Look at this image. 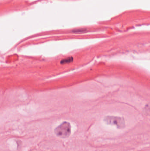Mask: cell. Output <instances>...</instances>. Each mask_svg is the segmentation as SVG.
<instances>
[{
    "instance_id": "obj_1",
    "label": "cell",
    "mask_w": 150,
    "mask_h": 151,
    "mask_svg": "<svg viewBox=\"0 0 150 151\" xmlns=\"http://www.w3.org/2000/svg\"><path fill=\"white\" fill-rule=\"evenodd\" d=\"M55 133L61 138H66L71 135V126L70 123L64 121L54 130Z\"/></svg>"
},
{
    "instance_id": "obj_2",
    "label": "cell",
    "mask_w": 150,
    "mask_h": 151,
    "mask_svg": "<svg viewBox=\"0 0 150 151\" xmlns=\"http://www.w3.org/2000/svg\"><path fill=\"white\" fill-rule=\"evenodd\" d=\"M104 121L107 124L115 125L118 128L123 129L125 126V121L123 118L108 116L105 117Z\"/></svg>"
},
{
    "instance_id": "obj_3",
    "label": "cell",
    "mask_w": 150,
    "mask_h": 151,
    "mask_svg": "<svg viewBox=\"0 0 150 151\" xmlns=\"http://www.w3.org/2000/svg\"><path fill=\"white\" fill-rule=\"evenodd\" d=\"M73 59L72 57H67V59H63L61 61V64H66V63H70V62H71L73 61Z\"/></svg>"
},
{
    "instance_id": "obj_4",
    "label": "cell",
    "mask_w": 150,
    "mask_h": 151,
    "mask_svg": "<svg viewBox=\"0 0 150 151\" xmlns=\"http://www.w3.org/2000/svg\"><path fill=\"white\" fill-rule=\"evenodd\" d=\"M144 112L147 115L150 116V104L146 106L144 108Z\"/></svg>"
}]
</instances>
